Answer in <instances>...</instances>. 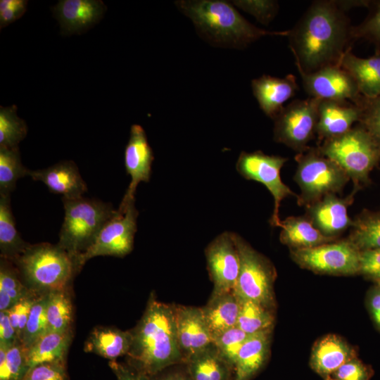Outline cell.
Wrapping results in <instances>:
<instances>
[{"instance_id":"11","label":"cell","mask_w":380,"mask_h":380,"mask_svg":"<svg viewBox=\"0 0 380 380\" xmlns=\"http://www.w3.org/2000/svg\"><path fill=\"white\" fill-rule=\"evenodd\" d=\"M139 213L134 201L118 208L115 215L103 226L94 243L77 258L80 271L89 259L101 255L122 258L133 249Z\"/></svg>"},{"instance_id":"3","label":"cell","mask_w":380,"mask_h":380,"mask_svg":"<svg viewBox=\"0 0 380 380\" xmlns=\"http://www.w3.org/2000/svg\"><path fill=\"white\" fill-rule=\"evenodd\" d=\"M175 5L193 22L199 34L216 46L243 49L264 36L289 34V30L269 31L255 26L226 1L180 0Z\"/></svg>"},{"instance_id":"40","label":"cell","mask_w":380,"mask_h":380,"mask_svg":"<svg viewBox=\"0 0 380 380\" xmlns=\"http://www.w3.org/2000/svg\"><path fill=\"white\" fill-rule=\"evenodd\" d=\"M361 110L359 121L380 147V96L367 98L361 95L355 103Z\"/></svg>"},{"instance_id":"9","label":"cell","mask_w":380,"mask_h":380,"mask_svg":"<svg viewBox=\"0 0 380 380\" xmlns=\"http://www.w3.org/2000/svg\"><path fill=\"white\" fill-rule=\"evenodd\" d=\"M320 99L295 100L273 119L274 139L298 153L306 151L316 134Z\"/></svg>"},{"instance_id":"16","label":"cell","mask_w":380,"mask_h":380,"mask_svg":"<svg viewBox=\"0 0 380 380\" xmlns=\"http://www.w3.org/2000/svg\"><path fill=\"white\" fill-rule=\"evenodd\" d=\"M357 190L345 198L329 194L306 208L305 217L324 236L337 239L353 223L348 208L354 201Z\"/></svg>"},{"instance_id":"28","label":"cell","mask_w":380,"mask_h":380,"mask_svg":"<svg viewBox=\"0 0 380 380\" xmlns=\"http://www.w3.org/2000/svg\"><path fill=\"white\" fill-rule=\"evenodd\" d=\"M279 227L280 241L291 249L310 248L336 240L322 234L305 216L288 217Z\"/></svg>"},{"instance_id":"42","label":"cell","mask_w":380,"mask_h":380,"mask_svg":"<svg viewBox=\"0 0 380 380\" xmlns=\"http://www.w3.org/2000/svg\"><path fill=\"white\" fill-rule=\"evenodd\" d=\"M42 294L43 293L30 290L27 295L7 310L11 323L15 329L20 341L31 309Z\"/></svg>"},{"instance_id":"34","label":"cell","mask_w":380,"mask_h":380,"mask_svg":"<svg viewBox=\"0 0 380 380\" xmlns=\"http://www.w3.org/2000/svg\"><path fill=\"white\" fill-rule=\"evenodd\" d=\"M240 303L236 327L251 335L272 331L274 317L271 309L251 300H240Z\"/></svg>"},{"instance_id":"46","label":"cell","mask_w":380,"mask_h":380,"mask_svg":"<svg viewBox=\"0 0 380 380\" xmlns=\"http://www.w3.org/2000/svg\"><path fill=\"white\" fill-rule=\"evenodd\" d=\"M334 375L340 380H369L370 377L367 367L355 357L341 365Z\"/></svg>"},{"instance_id":"2","label":"cell","mask_w":380,"mask_h":380,"mask_svg":"<svg viewBox=\"0 0 380 380\" xmlns=\"http://www.w3.org/2000/svg\"><path fill=\"white\" fill-rule=\"evenodd\" d=\"M132 345L127 364L151 376L183 363L179 349L175 305L156 300L152 293L137 325L130 330Z\"/></svg>"},{"instance_id":"15","label":"cell","mask_w":380,"mask_h":380,"mask_svg":"<svg viewBox=\"0 0 380 380\" xmlns=\"http://www.w3.org/2000/svg\"><path fill=\"white\" fill-rule=\"evenodd\" d=\"M125 166L131 182L119 205L120 209L134 201L137 187L141 182H148L151 174L153 154L144 128L137 124L130 129L129 141L125 149Z\"/></svg>"},{"instance_id":"1","label":"cell","mask_w":380,"mask_h":380,"mask_svg":"<svg viewBox=\"0 0 380 380\" xmlns=\"http://www.w3.org/2000/svg\"><path fill=\"white\" fill-rule=\"evenodd\" d=\"M349 19L331 0L313 1L289 30L295 64L306 72L339 65L352 41Z\"/></svg>"},{"instance_id":"20","label":"cell","mask_w":380,"mask_h":380,"mask_svg":"<svg viewBox=\"0 0 380 380\" xmlns=\"http://www.w3.org/2000/svg\"><path fill=\"white\" fill-rule=\"evenodd\" d=\"M28 176L43 182L50 191L61 194L63 198L81 197L87 191L86 182L72 160L60 161L44 169L30 170Z\"/></svg>"},{"instance_id":"50","label":"cell","mask_w":380,"mask_h":380,"mask_svg":"<svg viewBox=\"0 0 380 380\" xmlns=\"http://www.w3.org/2000/svg\"><path fill=\"white\" fill-rule=\"evenodd\" d=\"M150 377L151 380H191L186 369L185 371L175 369L165 372L164 370Z\"/></svg>"},{"instance_id":"54","label":"cell","mask_w":380,"mask_h":380,"mask_svg":"<svg viewBox=\"0 0 380 380\" xmlns=\"http://www.w3.org/2000/svg\"><path fill=\"white\" fill-rule=\"evenodd\" d=\"M379 285H380V284H379Z\"/></svg>"},{"instance_id":"36","label":"cell","mask_w":380,"mask_h":380,"mask_svg":"<svg viewBox=\"0 0 380 380\" xmlns=\"http://www.w3.org/2000/svg\"><path fill=\"white\" fill-rule=\"evenodd\" d=\"M27 133L25 121L17 114V106H0V148H17Z\"/></svg>"},{"instance_id":"17","label":"cell","mask_w":380,"mask_h":380,"mask_svg":"<svg viewBox=\"0 0 380 380\" xmlns=\"http://www.w3.org/2000/svg\"><path fill=\"white\" fill-rule=\"evenodd\" d=\"M175 323L183 363L191 355L213 343V338L201 308L175 305Z\"/></svg>"},{"instance_id":"13","label":"cell","mask_w":380,"mask_h":380,"mask_svg":"<svg viewBox=\"0 0 380 380\" xmlns=\"http://www.w3.org/2000/svg\"><path fill=\"white\" fill-rule=\"evenodd\" d=\"M307 94L320 100L350 101L361 94L353 77L341 65H329L312 72L296 66Z\"/></svg>"},{"instance_id":"23","label":"cell","mask_w":380,"mask_h":380,"mask_svg":"<svg viewBox=\"0 0 380 380\" xmlns=\"http://www.w3.org/2000/svg\"><path fill=\"white\" fill-rule=\"evenodd\" d=\"M340 65L353 77L361 95L367 98L380 96V51L369 58H360L349 48Z\"/></svg>"},{"instance_id":"10","label":"cell","mask_w":380,"mask_h":380,"mask_svg":"<svg viewBox=\"0 0 380 380\" xmlns=\"http://www.w3.org/2000/svg\"><path fill=\"white\" fill-rule=\"evenodd\" d=\"M292 259L302 268L331 275L360 273V251L347 239L316 247L291 249Z\"/></svg>"},{"instance_id":"31","label":"cell","mask_w":380,"mask_h":380,"mask_svg":"<svg viewBox=\"0 0 380 380\" xmlns=\"http://www.w3.org/2000/svg\"><path fill=\"white\" fill-rule=\"evenodd\" d=\"M351 227L348 239L360 251L380 249V212L361 213Z\"/></svg>"},{"instance_id":"48","label":"cell","mask_w":380,"mask_h":380,"mask_svg":"<svg viewBox=\"0 0 380 380\" xmlns=\"http://www.w3.org/2000/svg\"><path fill=\"white\" fill-rule=\"evenodd\" d=\"M108 365L118 380H151L150 376L136 369L127 363L110 360Z\"/></svg>"},{"instance_id":"45","label":"cell","mask_w":380,"mask_h":380,"mask_svg":"<svg viewBox=\"0 0 380 380\" xmlns=\"http://www.w3.org/2000/svg\"><path fill=\"white\" fill-rule=\"evenodd\" d=\"M27 0H1L0 28L21 18L27 10Z\"/></svg>"},{"instance_id":"41","label":"cell","mask_w":380,"mask_h":380,"mask_svg":"<svg viewBox=\"0 0 380 380\" xmlns=\"http://www.w3.org/2000/svg\"><path fill=\"white\" fill-rule=\"evenodd\" d=\"M370 13L360 25L352 26V40L363 39L380 47V1H372Z\"/></svg>"},{"instance_id":"7","label":"cell","mask_w":380,"mask_h":380,"mask_svg":"<svg viewBox=\"0 0 380 380\" xmlns=\"http://www.w3.org/2000/svg\"><path fill=\"white\" fill-rule=\"evenodd\" d=\"M295 160L294 180L300 189L297 197L300 206L307 208L327 195L341 193L350 180L346 172L318 148L309 147L297 153Z\"/></svg>"},{"instance_id":"47","label":"cell","mask_w":380,"mask_h":380,"mask_svg":"<svg viewBox=\"0 0 380 380\" xmlns=\"http://www.w3.org/2000/svg\"><path fill=\"white\" fill-rule=\"evenodd\" d=\"M360 273L380 284V249L360 251Z\"/></svg>"},{"instance_id":"4","label":"cell","mask_w":380,"mask_h":380,"mask_svg":"<svg viewBox=\"0 0 380 380\" xmlns=\"http://www.w3.org/2000/svg\"><path fill=\"white\" fill-rule=\"evenodd\" d=\"M13 263L25 285L39 293L68 289L80 272L67 251L49 243L30 244Z\"/></svg>"},{"instance_id":"53","label":"cell","mask_w":380,"mask_h":380,"mask_svg":"<svg viewBox=\"0 0 380 380\" xmlns=\"http://www.w3.org/2000/svg\"><path fill=\"white\" fill-rule=\"evenodd\" d=\"M328 380H340V379H331V378H328Z\"/></svg>"},{"instance_id":"5","label":"cell","mask_w":380,"mask_h":380,"mask_svg":"<svg viewBox=\"0 0 380 380\" xmlns=\"http://www.w3.org/2000/svg\"><path fill=\"white\" fill-rule=\"evenodd\" d=\"M62 201L65 215L57 244L67 251L77 263V257L94 243L103 226L115 215L117 209L110 203L84 196L75 198L62 197Z\"/></svg>"},{"instance_id":"14","label":"cell","mask_w":380,"mask_h":380,"mask_svg":"<svg viewBox=\"0 0 380 380\" xmlns=\"http://www.w3.org/2000/svg\"><path fill=\"white\" fill-rule=\"evenodd\" d=\"M205 258L214 293L232 291L240 269V258L232 232H225L205 248Z\"/></svg>"},{"instance_id":"30","label":"cell","mask_w":380,"mask_h":380,"mask_svg":"<svg viewBox=\"0 0 380 380\" xmlns=\"http://www.w3.org/2000/svg\"><path fill=\"white\" fill-rule=\"evenodd\" d=\"M29 246L17 231L10 195H0L1 258L13 262Z\"/></svg>"},{"instance_id":"44","label":"cell","mask_w":380,"mask_h":380,"mask_svg":"<svg viewBox=\"0 0 380 380\" xmlns=\"http://www.w3.org/2000/svg\"><path fill=\"white\" fill-rule=\"evenodd\" d=\"M22 380H69L65 362H46L27 371Z\"/></svg>"},{"instance_id":"33","label":"cell","mask_w":380,"mask_h":380,"mask_svg":"<svg viewBox=\"0 0 380 380\" xmlns=\"http://www.w3.org/2000/svg\"><path fill=\"white\" fill-rule=\"evenodd\" d=\"M30 290L25 285L15 265L0 260V311L8 310Z\"/></svg>"},{"instance_id":"27","label":"cell","mask_w":380,"mask_h":380,"mask_svg":"<svg viewBox=\"0 0 380 380\" xmlns=\"http://www.w3.org/2000/svg\"><path fill=\"white\" fill-rule=\"evenodd\" d=\"M191 380H231L233 366L212 343L184 362Z\"/></svg>"},{"instance_id":"35","label":"cell","mask_w":380,"mask_h":380,"mask_svg":"<svg viewBox=\"0 0 380 380\" xmlns=\"http://www.w3.org/2000/svg\"><path fill=\"white\" fill-rule=\"evenodd\" d=\"M29 170L22 163L19 148H0V195L9 196Z\"/></svg>"},{"instance_id":"12","label":"cell","mask_w":380,"mask_h":380,"mask_svg":"<svg viewBox=\"0 0 380 380\" xmlns=\"http://www.w3.org/2000/svg\"><path fill=\"white\" fill-rule=\"evenodd\" d=\"M287 158L279 156H270L260 151L252 153L242 151L237 160L238 172L246 179L260 182L269 190L274 198V210L270 223L279 227L281 220L279 210L282 200L296 195L281 180L280 171Z\"/></svg>"},{"instance_id":"43","label":"cell","mask_w":380,"mask_h":380,"mask_svg":"<svg viewBox=\"0 0 380 380\" xmlns=\"http://www.w3.org/2000/svg\"><path fill=\"white\" fill-rule=\"evenodd\" d=\"M233 4L264 25L269 24L279 10L278 2L272 0H240L233 1Z\"/></svg>"},{"instance_id":"29","label":"cell","mask_w":380,"mask_h":380,"mask_svg":"<svg viewBox=\"0 0 380 380\" xmlns=\"http://www.w3.org/2000/svg\"><path fill=\"white\" fill-rule=\"evenodd\" d=\"M72 337V330L46 333L26 349L28 368L46 362H65Z\"/></svg>"},{"instance_id":"32","label":"cell","mask_w":380,"mask_h":380,"mask_svg":"<svg viewBox=\"0 0 380 380\" xmlns=\"http://www.w3.org/2000/svg\"><path fill=\"white\" fill-rule=\"evenodd\" d=\"M72 311L68 289L49 292L46 306L48 331L64 332L72 330Z\"/></svg>"},{"instance_id":"25","label":"cell","mask_w":380,"mask_h":380,"mask_svg":"<svg viewBox=\"0 0 380 380\" xmlns=\"http://www.w3.org/2000/svg\"><path fill=\"white\" fill-rule=\"evenodd\" d=\"M240 305L233 291L213 292L207 304L201 308L212 338L236 325Z\"/></svg>"},{"instance_id":"21","label":"cell","mask_w":380,"mask_h":380,"mask_svg":"<svg viewBox=\"0 0 380 380\" xmlns=\"http://www.w3.org/2000/svg\"><path fill=\"white\" fill-rule=\"evenodd\" d=\"M361 116L360 107L350 101L321 100L316 134L319 140L341 136L348 132Z\"/></svg>"},{"instance_id":"26","label":"cell","mask_w":380,"mask_h":380,"mask_svg":"<svg viewBox=\"0 0 380 380\" xmlns=\"http://www.w3.org/2000/svg\"><path fill=\"white\" fill-rule=\"evenodd\" d=\"M270 334L252 335L243 343L234 363L233 380H251L261 369L269 355Z\"/></svg>"},{"instance_id":"19","label":"cell","mask_w":380,"mask_h":380,"mask_svg":"<svg viewBox=\"0 0 380 380\" xmlns=\"http://www.w3.org/2000/svg\"><path fill=\"white\" fill-rule=\"evenodd\" d=\"M251 88L260 109L274 119L284 108V103L294 96L298 85L292 74L284 77L263 75L251 81Z\"/></svg>"},{"instance_id":"51","label":"cell","mask_w":380,"mask_h":380,"mask_svg":"<svg viewBox=\"0 0 380 380\" xmlns=\"http://www.w3.org/2000/svg\"><path fill=\"white\" fill-rule=\"evenodd\" d=\"M369 304L373 319L380 328V289H376L372 293Z\"/></svg>"},{"instance_id":"24","label":"cell","mask_w":380,"mask_h":380,"mask_svg":"<svg viewBox=\"0 0 380 380\" xmlns=\"http://www.w3.org/2000/svg\"><path fill=\"white\" fill-rule=\"evenodd\" d=\"M132 341L131 331L98 326L89 334L84 343V350L109 360H116L118 357L127 355Z\"/></svg>"},{"instance_id":"39","label":"cell","mask_w":380,"mask_h":380,"mask_svg":"<svg viewBox=\"0 0 380 380\" xmlns=\"http://www.w3.org/2000/svg\"><path fill=\"white\" fill-rule=\"evenodd\" d=\"M251 336L235 326L214 336L213 343L234 367L240 348Z\"/></svg>"},{"instance_id":"8","label":"cell","mask_w":380,"mask_h":380,"mask_svg":"<svg viewBox=\"0 0 380 380\" xmlns=\"http://www.w3.org/2000/svg\"><path fill=\"white\" fill-rule=\"evenodd\" d=\"M240 258L238 279L233 290L240 300H251L271 309L274 304V268L241 236L233 233Z\"/></svg>"},{"instance_id":"49","label":"cell","mask_w":380,"mask_h":380,"mask_svg":"<svg viewBox=\"0 0 380 380\" xmlns=\"http://www.w3.org/2000/svg\"><path fill=\"white\" fill-rule=\"evenodd\" d=\"M18 341L17 333L11 323L7 310L0 311V344L9 348Z\"/></svg>"},{"instance_id":"38","label":"cell","mask_w":380,"mask_h":380,"mask_svg":"<svg viewBox=\"0 0 380 380\" xmlns=\"http://www.w3.org/2000/svg\"><path fill=\"white\" fill-rule=\"evenodd\" d=\"M48 293L42 294L31 309L20 338V343L25 349L28 348L38 338L49 331L46 315Z\"/></svg>"},{"instance_id":"22","label":"cell","mask_w":380,"mask_h":380,"mask_svg":"<svg viewBox=\"0 0 380 380\" xmlns=\"http://www.w3.org/2000/svg\"><path fill=\"white\" fill-rule=\"evenodd\" d=\"M354 357L355 351L346 341L337 335L328 334L314 345L310 363L317 374L329 377Z\"/></svg>"},{"instance_id":"6","label":"cell","mask_w":380,"mask_h":380,"mask_svg":"<svg viewBox=\"0 0 380 380\" xmlns=\"http://www.w3.org/2000/svg\"><path fill=\"white\" fill-rule=\"evenodd\" d=\"M317 148L346 172L357 191L369 181V172L380 161L379 146L360 124L341 136L324 140Z\"/></svg>"},{"instance_id":"18","label":"cell","mask_w":380,"mask_h":380,"mask_svg":"<svg viewBox=\"0 0 380 380\" xmlns=\"http://www.w3.org/2000/svg\"><path fill=\"white\" fill-rule=\"evenodd\" d=\"M63 35L87 31L103 18L106 6L101 0H60L52 8Z\"/></svg>"},{"instance_id":"52","label":"cell","mask_w":380,"mask_h":380,"mask_svg":"<svg viewBox=\"0 0 380 380\" xmlns=\"http://www.w3.org/2000/svg\"><path fill=\"white\" fill-rule=\"evenodd\" d=\"M336 4L344 12L355 7L369 8L372 1L352 0V1H334Z\"/></svg>"},{"instance_id":"37","label":"cell","mask_w":380,"mask_h":380,"mask_svg":"<svg viewBox=\"0 0 380 380\" xmlns=\"http://www.w3.org/2000/svg\"><path fill=\"white\" fill-rule=\"evenodd\" d=\"M28 369L26 349L20 341L9 348L0 344V380H22Z\"/></svg>"}]
</instances>
